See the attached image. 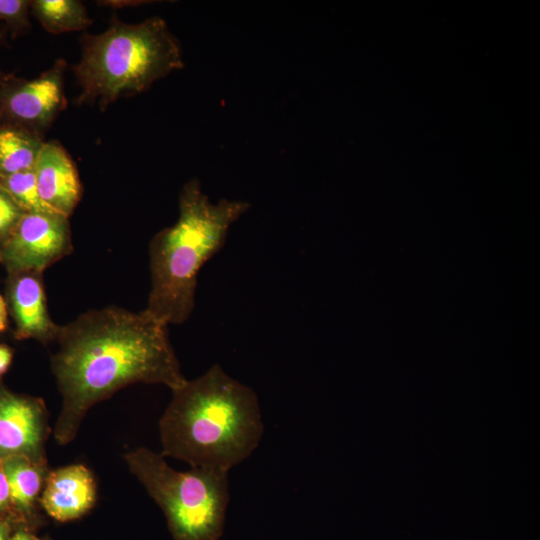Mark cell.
I'll return each instance as SVG.
<instances>
[{
	"label": "cell",
	"mask_w": 540,
	"mask_h": 540,
	"mask_svg": "<svg viewBox=\"0 0 540 540\" xmlns=\"http://www.w3.org/2000/svg\"><path fill=\"white\" fill-rule=\"evenodd\" d=\"M9 540H39L34 534L27 530L17 531Z\"/></svg>",
	"instance_id": "obj_21"
},
{
	"label": "cell",
	"mask_w": 540,
	"mask_h": 540,
	"mask_svg": "<svg viewBox=\"0 0 540 540\" xmlns=\"http://www.w3.org/2000/svg\"><path fill=\"white\" fill-rule=\"evenodd\" d=\"M29 10L31 1L0 0V20L13 30L22 31L30 27Z\"/></svg>",
	"instance_id": "obj_16"
},
{
	"label": "cell",
	"mask_w": 540,
	"mask_h": 540,
	"mask_svg": "<svg viewBox=\"0 0 540 540\" xmlns=\"http://www.w3.org/2000/svg\"><path fill=\"white\" fill-rule=\"evenodd\" d=\"M0 187L13 198L25 213L55 212L42 201L33 169L0 176Z\"/></svg>",
	"instance_id": "obj_15"
},
{
	"label": "cell",
	"mask_w": 540,
	"mask_h": 540,
	"mask_svg": "<svg viewBox=\"0 0 540 540\" xmlns=\"http://www.w3.org/2000/svg\"><path fill=\"white\" fill-rule=\"evenodd\" d=\"M68 219L56 212L24 213L0 246V261L11 273L44 272L73 249Z\"/></svg>",
	"instance_id": "obj_6"
},
{
	"label": "cell",
	"mask_w": 540,
	"mask_h": 540,
	"mask_svg": "<svg viewBox=\"0 0 540 540\" xmlns=\"http://www.w3.org/2000/svg\"><path fill=\"white\" fill-rule=\"evenodd\" d=\"M51 369L62 398L54 428L59 445L72 442L87 412L135 383L171 391L187 379L171 345L168 325L146 309L108 306L60 325Z\"/></svg>",
	"instance_id": "obj_1"
},
{
	"label": "cell",
	"mask_w": 540,
	"mask_h": 540,
	"mask_svg": "<svg viewBox=\"0 0 540 540\" xmlns=\"http://www.w3.org/2000/svg\"><path fill=\"white\" fill-rule=\"evenodd\" d=\"M48 416L41 399L0 390V458L21 454L46 466Z\"/></svg>",
	"instance_id": "obj_8"
},
{
	"label": "cell",
	"mask_w": 540,
	"mask_h": 540,
	"mask_svg": "<svg viewBox=\"0 0 540 540\" xmlns=\"http://www.w3.org/2000/svg\"><path fill=\"white\" fill-rule=\"evenodd\" d=\"M124 459L161 507L175 540H219L230 499L228 472L178 471L162 454L144 447L126 453Z\"/></svg>",
	"instance_id": "obj_5"
},
{
	"label": "cell",
	"mask_w": 540,
	"mask_h": 540,
	"mask_svg": "<svg viewBox=\"0 0 540 540\" xmlns=\"http://www.w3.org/2000/svg\"><path fill=\"white\" fill-rule=\"evenodd\" d=\"M8 533L7 524L0 522V540H9Z\"/></svg>",
	"instance_id": "obj_22"
},
{
	"label": "cell",
	"mask_w": 540,
	"mask_h": 540,
	"mask_svg": "<svg viewBox=\"0 0 540 540\" xmlns=\"http://www.w3.org/2000/svg\"><path fill=\"white\" fill-rule=\"evenodd\" d=\"M31 12L53 34L84 30L92 23L85 6L76 0L31 1Z\"/></svg>",
	"instance_id": "obj_14"
},
{
	"label": "cell",
	"mask_w": 540,
	"mask_h": 540,
	"mask_svg": "<svg viewBox=\"0 0 540 540\" xmlns=\"http://www.w3.org/2000/svg\"><path fill=\"white\" fill-rule=\"evenodd\" d=\"M66 66L63 59H58L35 79H10L0 84V121L40 135L65 107Z\"/></svg>",
	"instance_id": "obj_7"
},
{
	"label": "cell",
	"mask_w": 540,
	"mask_h": 540,
	"mask_svg": "<svg viewBox=\"0 0 540 540\" xmlns=\"http://www.w3.org/2000/svg\"><path fill=\"white\" fill-rule=\"evenodd\" d=\"M96 500V483L82 464L58 468L46 476L40 503L49 516L60 522L78 519Z\"/></svg>",
	"instance_id": "obj_11"
},
{
	"label": "cell",
	"mask_w": 540,
	"mask_h": 540,
	"mask_svg": "<svg viewBox=\"0 0 540 540\" xmlns=\"http://www.w3.org/2000/svg\"><path fill=\"white\" fill-rule=\"evenodd\" d=\"M251 204L220 199L212 203L192 179L179 195V216L149 244L151 288L146 310L168 326L187 321L195 308L198 274L225 244L230 227Z\"/></svg>",
	"instance_id": "obj_3"
},
{
	"label": "cell",
	"mask_w": 540,
	"mask_h": 540,
	"mask_svg": "<svg viewBox=\"0 0 540 540\" xmlns=\"http://www.w3.org/2000/svg\"><path fill=\"white\" fill-rule=\"evenodd\" d=\"M183 66L180 44L164 19L155 16L138 24L114 20L104 32L82 38L81 58L73 66L81 88L75 103L98 104L103 110Z\"/></svg>",
	"instance_id": "obj_4"
},
{
	"label": "cell",
	"mask_w": 540,
	"mask_h": 540,
	"mask_svg": "<svg viewBox=\"0 0 540 540\" xmlns=\"http://www.w3.org/2000/svg\"><path fill=\"white\" fill-rule=\"evenodd\" d=\"M7 326V305L5 300L0 294V333L5 330Z\"/></svg>",
	"instance_id": "obj_20"
},
{
	"label": "cell",
	"mask_w": 540,
	"mask_h": 540,
	"mask_svg": "<svg viewBox=\"0 0 540 540\" xmlns=\"http://www.w3.org/2000/svg\"><path fill=\"white\" fill-rule=\"evenodd\" d=\"M43 143L39 134L0 121V176L33 169Z\"/></svg>",
	"instance_id": "obj_12"
},
{
	"label": "cell",
	"mask_w": 540,
	"mask_h": 540,
	"mask_svg": "<svg viewBox=\"0 0 540 540\" xmlns=\"http://www.w3.org/2000/svg\"><path fill=\"white\" fill-rule=\"evenodd\" d=\"M2 460L11 504L19 512L29 514L41 490L46 466L21 454L10 455Z\"/></svg>",
	"instance_id": "obj_13"
},
{
	"label": "cell",
	"mask_w": 540,
	"mask_h": 540,
	"mask_svg": "<svg viewBox=\"0 0 540 540\" xmlns=\"http://www.w3.org/2000/svg\"><path fill=\"white\" fill-rule=\"evenodd\" d=\"M33 170L42 201L69 218L82 195L79 174L69 154L57 142H44Z\"/></svg>",
	"instance_id": "obj_10"
},
{
	"label": "cell",
	"mask_w": 540,
	"mask_h": 540,
	"mask_svg": "<svg viewBox=\"0 0 540 540\" xmlns=\"http://www.w3.org/2000/svg\"><path fill=\"white\" fill-rule=\"evenodd\" d=\"M42 275L37 271L12 273L8 296L16 337L48 344L55 341L60 325L49 315Z\"/></svg>",
	"instance_id": "obj_9"
},
{
	"label": "cell",
	"mask_w": 540,
	"mask_h": 540,
	"mask_svg": "<svg viewBox=\"0 0 540 540\" xmlns=\"http://www.w3.org/2000/svg\"><path fill=\"white\" fill-rule=\"evenodd\" d=\"M24 213L13 198L0 187V246L6 241Z\"/></svg>",
	"instance_id": "obj_17"
},
{
	"label": "cell",
	"mask_w": 540,
	"mask_h": 540,
	"mask_svg": "<svg viewBox=\"0 0 540 540\" xmlns=\"http://www.w3.org/2000/svg\"><path fill=\"white\" fill-rule=\"evenodd\" d=\"M12 360V352L5 345H0V375L6 371Z\"/></svg>",
	"instance_id": "obj_19"
},
{
	"label": "cell",
	"mask_w": 540,
	"mask_h": 540,
	"mask_svg": "<svg viewBox=\"0 0 540 540\" xmlns=\"http://www.w3.org/2000/svg\"><path fill=\"white\" fill-rule=\"evenodd\" d=\"M263 430L254 390L218 364L173 390L159 421L163 456L223 472L251 455Z\"/></svg>",
	"instance_id": "obj_2"
},
{
	"label": "cell",
	"mask_w": 540,
	"mask_h": 540,
	"mask_svg": "<svg viewBox=\"0 0 540 540\" xmlns=\"http://www.w3.org/2000/svg\"><path fill=\"white\" fill-rule=\"evenodd\" d=\"M11 503L7 477L4 471L3 460L0 458V511H3Z\"/></svg>",
	"instance_id": "obj_18"
}]
</instances>
